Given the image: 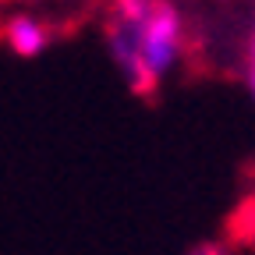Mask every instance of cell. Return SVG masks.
I'll return each mask as SVG.
<instances>
[{
    "label": "cell",
    "instance_id": "cell-3",
    "mask_svg": "<svg viewBox=\"0 0 255 255\" xmlns=\"http://www.w3.org/2000/svg\"><path fill=\"white\" fill-rule=\"evenodd\" d=\"M227 234L238 241V245H248L255 248V195H248L227 220Z\"/></svg>",
    "mask_w": 255,
    "mask_h": 255
},
{
    "label": "cell",
    "instance_id": "cell-5",
    "mask_svg": "<svg viewBox=\"0 0 255 255\" xmlns=\"http://www.w3.org/2000/svg\"><path fill=\"white\" fill-rule=\"evenodd\" d=\"M191 255H231L223 245H216V241H202V245H195L191 248Z\"/></svg>",
    "mask_w": 255,
    "mask_h": 255
},
{
    "label": "cell",
    "instance_id": "cell-4",
    "mask_svg": "<svg viewBox=\"0 0 255 255\" xmlns=\"http://www.w3.org/2000/svg\"><path fill=\"white\" fill-rule=\"evenodd\" d=\"M152 4L156 0H114V14L131 21V25H145L152 14Z\"/></svg>",
    "mask_w": 255,
    "mask_h": 255
},
{
    "label": "cell",
    "instance_id": "cell-2",
    "mask_svg": "<svg viewBox=\"0 0 255 255\" xmlns=\"http://www.w3.org/2000/svg\"><path fill=\"white\" fill-rule=\"evenodd\" d=\"M7 43H11V50L18 53V57H36V53H43V46L50 43V32H46V25L43 21H36V18H25V14H18V18H11L7 21Z\"/></svg>",
    "mask_w": 255,
    "mask_h": 255
},
{
    "label": "cell",
    "instance_id": "cell-6",
    "mask_svg": "<svg viewBox=\"0 0 255 255\" xmlns=\"http://www.w3.org/2000/svg\"><path fill=\"white\" fill-rule=\"evenodd\" d=\"M248 89H252V100H255V68L248 71Z\"/></svg>",
    "mask_w": 255,
    "mask_h": 255
},
{
    "label": "cell",
    "instance_id": "cell-1",
    "mask_svg": "<svg viewBox=\"0 0 255 255\" xmlns=\"http://www.w3.org/2000/svg\"><path fill=\"white\" fill-rule=\"evenodd\" d=\"M181 53V14L174 4L156 0L149 21L142 25V60L145 68L159 78L163 71H170V64Z\"/></svg>",
    "mask_w": 255,
    "mask_h": 255
}]
</instances>
